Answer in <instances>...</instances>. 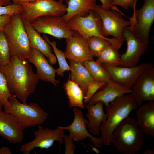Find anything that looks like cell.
<instances>
[{
	"label": "cell",
	"instance_id": "36",
	"mask_svg": "<svg viewBox=\"0 0 154 154\" xmlns=\"http://www.w3.org/2000/svg\"><path fill=\"white\" fill-rule=\"evenodd\" d=\"M11 16L8 15H0V31H3Z\"/></svg>",
	"mask_w": 154,
	"mask_h": 154
},
{
	"label": "cell",
	"instance_id": "23",
	"mask_svg": "<svg viewBox=\"0 0 154 154\" xmlns=\"http://www.w3.org/2000/svg\"><path fill=\"white\" fill-rule=\"evenodd\" d=\"M71 68L70 80L77 84L85 95L89 84L94 80L93 78L84 66L83 62L72 60H68Z\"/></svg>",
	"mask_w": 154,
	"mask_h": 154
},
{
	"label": "cell",
	"instance_id": "11",
	"mask_svg": "<svg viewBox=\"0 0 154 154\" xmlns=\"http://www.w3.org/2000/svg\"><path fill=\"white\" fill-rule=\"evenodd\" d=\"M64 129L59 126L55 129H51L39 125L37 130L34 132V139L21 145L20 151L23 154H29L35 148L48 149L55 141H58L61 145L64 141Z\"/></svg>",
	"mask_w": 154,
	"mask_h": 154
},
{
	"label": "cell",
	"instance_id": "27",
	"mask_svg": "<svg viewBox=\"0 0 154 154\" xmlns=\"http://www.w3.org/2000/svg\"><path fill=\"white\" fill-rule=\"evenodd\" d=\"M94 81L99 82H108L112 79L107 70L101 64L93 59L83 63Z\"/></svg>",
	"mask_w": 154,
	"mask_h": 154
},
{
	"label": "cell",
	"instance_id": "8",
	"mask_svg": "<svg viewBox=\"0 0 154 154\" xmlns=\"http://www.w3.org/2000/svg\"><path fill=\"white\" fill-rule=\"evenodd\" d=\"M139 9H133L129 26L137 37L148 45L150 30L154 20V0H143Z\"/></svg>",
	"mask_w": 154,
	"mask_h": 154
},
{
	"label": "cell",
	"instance_id": "26",
	"mask_svg": "<svg viewBox=\"0 0 154 154\" xmlns=\"http://www.w3.org/2000/svg\"><path fill=\"white\" fill-rule=\"evenodd\" d=\"M89 49L94 56L97 58L108 46L112 44L119 49L122 45L117 40L113 38L105 39L92 36L86 39Z\"/></svg>",
	"mask_w": 154,
	"mask_h": 154
},
{
	"label": "cell",
	"instance_id": "4",
	"mask_svg": "<svg viewBox=\"0 0 154 154\" xmlns=\"http://www.w3.org/2000/svg\"><path fill=\"white\" fill-rule=\"evenodd\" d=\"M9 101V105L3 107L4 111L13 114L23 129L41 125L48 116L37 103L20 102L13 94Z\"/></svg>",
	"mask_w": 154,
	"mask_h": 154
},
{
	"label": "cell",
	"instance_id": "33",
	"mask_svg": "<svg viewBox=\"0 0 154 154\" xmlns=\"http://www.w3.org/2000/svg\"><path fill=\"white\" fill-rule=\"evenodd\" d=\"M21 7L19 5L12 3L5 6L0 5V15H8L12 16L17 14H21Z\"/></svg>",
	"mask_w": 154,
	"mask_h": 154
},
{
	"label": "cell",
	"instance_id": "2",
	"mask_svg": "<svg viewBox=\"0 0 154 154\" xmlns=\"http://www.w3.org/2000/svg\"><path fill=\"white\" fill-rule=\"evenodd\" d=\"M106 106L107 117L100 125V138L102 144L109 146L111 144L112 137L115 129L138 106L131 94H127L116 98Z\"/></svg>",
	"mask_w": 154,
	"mask_h": 154
},
{
	"label": "cell",
	"instance_id": "12",
	"mask_svg": "<svg viewBox=\"0 0 154 154\" xmlns=\"http://www.w3.org/2000/svg\"><path fill=\"white\" fill-rule=\"evenodd\" d=\"M69 26L86 39L96 36L107 39L102 35V25L100 17L94 10L85 16H75L68 21Z\"/></svg>",
	"mask_w": 154,
	"mask_h": 154
},
{
	"label": "cell",
	"instance_id": "1",
	"mask_svg": "<svg viewBox=\"0 0 154 154\" xmlns=\"http://www.w3.org/2000/svg\"><path fill=\"white\" fill-rule=\"evenodd\" d=\"M4 75L9 90L12 94L23 103L35 90L39 79L33 72L27 59L12 56L9 62L0 68Z\"/></svg>",
	"mask_w": 154,
	"mask_h": 154
},
{
	"label": "cell",
	"instance_id": "7",
	"mask_svg": "<svg viewBox=\"0 0 154 154\" xmlns=\"http://www.w3.org/2000/svg\"><path fill=\"white\" fill-rule=\"evenodd\" d=\"M93 10L101 19L103 36L106 37L111 35L123 44L125 40L123 30L125 27L130 25V21L123 18L115 5L112 6L110 9L107 10L103 8L100 5H96Z\"/></svg>",
	"mask_w": 154,
	"mask_h": 154
},
{
	"label": "cell",
	"instance_id": "24",
	"mask_svg": "<svg viewBox=\"0 0 154 154\" xmlns=\"http://www.w3.org/2000/svg\"><path fill=\"white\" fill-rule=\"evenodd\" d=\"M66 3V11L62 16L67 21L76 15H87L96 5V0H67Z\"/></svg>",
	"mask_w": 154,
	"mask_h": 154
},
{
	"label": "cell",
	"instance_id": "13",
	"mask_svg": "<svg viewBox=\"0 0 154 154\" xmlns=\"http://www.w3.org/2000/svg\"><path fill=\"white\" fill-rule=\"evenodd\" d=\"M123 35L127 42L125 52L120 55V66L130 67L137 65L140 58L145 54L148 45L139 38L129 26L123 29Z\"/></svg>",
	"mask_w": 154,
	"mask_h": 154
},
{
	"label": "cell",
	"instance_id": "34",
	"mask_svg": "<svg viewBox=\"0 0 154 154\" xmlns=\"http://www.w3.org/2000/svg\"><path fill=\"white\" fill-rule=\"evenodd\" d=\"M63 139L65 143V154H74L76 146L73 142V139L69 135H64Z\"/></svg>",
	"mask_w": 154,
	"mask_h": 154
},
{
	"label": "cell",
	"instance_id": "17",
	"mask_svg": "<svg viewBox=\"0 0 154 154\" xmlns=\"http://www.w3.org/2000/svg\"><path fill=\"white\" fill-rule=\"evenodd\" d=\"M23 130L14 116L0 110V137L9 142L15 144L23 139Z\"/></svg>",
	"mask_w": 154,
	"mask_h": 154
},
{
	"label": "cell",
	"instance_id": "5",
	"mask_svg": "<svg viewBox=\"0 0 154 154\" xmlns=\"http://www.w3.org/2000/svg\"><path fill=\"white\" fill-rule=\"evenodd\" d=\"M3 31L8 43L11 57L27 59L31 47L21 14L11 16Z\"/></svg>",
	"mask_w": 154,
	"mask_h": 154
},
{
	"label": "cell",
	"instance_id": "16",
	"mask_svg": "<svg viewBox=\"0 0 154 154\" xmlns=\"http://www.w3.org/2000/svg\"><path fill=\"white\" fill-rule=\"evenodd\" d=\"M73 111L74 115L73 122L68 126H59L60 127L68 131L69 135L73 140L80 142L89 137L96 147H100L102 144V140L100 138L94 137L88 131L86 125L88 121L85 118L82 111L77 107H74Z\"/></svg>",
	"mask_w": 154,
	"mask_h": 154
},
{
	"label": "cell",
	"instance_id": "38",
	"mask_svg": "<svg viewBox=\"0 0 154 154\" xmlns=\"http://www.w3.org/2000/svg\"><path fill=\"white\" fill-rule=\"evenodd\" d=\"M11 151L8 147L3 146L0 148V154H11Z\"/></svg>",
	"mask_w": 154,
	"mask_h": 154
},
{
	"label": "cell",
	"instance_id": "39",
	"mask_svg": "<svg viewBox=\"0 0 154 154\" xmlns=\"http://www.w3.org/2000/svg\"><path fill=\"white\" fill-rule=\"evenodd\" d=\"M36 0H12L13 4L19 5L24 3L32 2Z\"/></svg>",
	"mask_w": 154,
	"mask_h": 154
},
{
	"label": "cell",
	"instance_id": "31",
	"mask_svg": "<svg viewBox=\"0 0 154 154\" xmlns=\"http://www.w3.org/2000/svg\"><path fill=\"white\" fill-rule=\"evenodd\" d=\"M11 94L9 90L6 79L0 70V103L3 107L9 105V98Z\"/></svg>",
	"mask_w": 154,
	"mask_h": 154
},
{
	"label": "cell",
	"instance_id": "37",
	"mask_svg": "<svg viewBox=\"0 0 154 154\" xmlns=\"http://www.w3.org/2000/svg\"><path fill=\"white\" fill-rule=\"evenodd\" d=\"M101 3V7L103 9L110 10L114 0H99Z\"/></svg>",
	"mask_w": 154,
	"mask_h": 154
},
{
	"label": "cell",
	"instance_id": "20",
	"mask_svg": "<svg viewBox=\"0 0 154 154\" xmlns=\"http://www.w3.org/2000/svg\"><path fill=\"white\" fill-rule=\"evenodd\" d=\"M23 21L31 48L43 54L51 65L55 64L57 60L55 56L52 53L50 45L40 36V33L33 28L30 23L23 19Z\"/></svg>",
	"mask_w": 154,
	"mask_h": 154
},
{
	"label": "cell",
	"instance_id": "10",
	"mask_svg": "<svg viewBox=\"0 0 154 154\" xmlns=\"http://www.w3.org/2000/svg\"><path fill=\"white\" fill-rule=\"evenodd\" d=\"M131 95L138 106L144 101L154 100V66L150 63H145L143 72L132 87Z\"/></svg>",
	"mask_w": 154,
	"mask_h": 154
},
{
	"label": "cell",
	"instance_id": "35",
	"mask_svg": "<svg viewBox=\"0 0 154 154\" xmlns=\"http://www.w3.org/2000/svg\"><path fill=\"white\" fill-rule=\"evenodd\" d=\"M137 0H114L112 5H118L127 9L129 7L133 9L135 7Z\"/></svg>",
	"mask_w": 154,
	"mask_h": 154
},
{
	"label": "cell",
	"instance_id": "19",
	"mask_svg": "<svg viewBox=\"0 0 154 154\" xmlns=\"http://www.w3.org/2000/svg\"><path fill=\"white\" fill-rule=\"evenodd\" d=\"M105 86L97 91L91 98L88 102L94 105L97 102H103L106 106L111 102L123 95L132 92L131 89L127 88L111 79L106 83Z\"/></svg>",
	"mask_w": 154,
	"mask_h": 154
},
{
	"label": "cell",
	"instance_id": "18",
	"mask_svg": "<svg viewBox=\"0 0 154 154\" xmlns=\"http://www.w3.org/2000/svg\"><path fill=\"white\" fill-rule=\"evenodd\" d=\"M27 60L36 67V74L39 80L51 83L55 86L59 84V81L55 78L56 70L42 53L31 48Z\"/></svg>",
	"mask_w": 154,
	"mask_h": 154
},
{
	"label": "cell",
	"instance_id": "25",
	"mask_svg": "<svg viewBox=\"0 0 154 154\" xmlns=\"http://www.w3.org/2000/svg\"><path fill=\"white\" fill-rule=\"evenodd\" d=\"M64 87L68 99L69 107L84 109V95L81 88L70 79L65 83Z\"/></svg>",
	"mask_w": 154,
	"mask_h": 154
},
{
	"label": "cell",
	"instance_id": "40",
	"mask_svg": "<svg viewBox=\"0 0 154 154\" xmlns=\"http://www.w3.org/2000/svg\"><path fill=\"white\" fill-rule=\"evenodd\" d=\"M12 0H0V5L5 6L12 4L11 2Z\"/></svg>",
	"mask_w": 154,
	"mask_h": 154
},
{
	"label": "cell",
	"instance_id": "21",
	"mask_svg": "<svg viewBox=\"0 0 154 154\" xmlns=\"http://www.w3.org/2000/svg\"><path fill=\"white\" fill-rule=\"evenodd\" d=\"M137 110L136 120L144 134L154 137V102H147Z\"/></svg>",
	"mask_w": 154,
	"mask_h": 154
},
{
	"label": "cell",
	"instance_id": "14",
	"mask_svg": "<svg viewBox=\"0 0 154 154\" xmlns=\"http://www.w3.org/2000/svg\"><path fill=\"white\" fill-rule=\"evenodd\" d=\"M66 39V45L64 52L66 58L84 63L93 59L94 56L88 46L86 39L76 31Z\"/></svg>",
	"mask_w": 154,
	"mask_h": 154
},
{
	"label": "cell",
	"instance_id": "28",
	"mask_svg": "<svg viewBox=\"0 0 154 154\" xmlns=\"http://www.w3.org/2000/svg\"><path fill=\"white\" fill-rule=\"evenodd\" d=\"M118 49L111 44L97 57L96 61L100 64L114 66H120V55Z\"/></svg>",
	"mask_w": 154,
	"mask_h": 154
},
{
	"label": "cell",
	"instance_id": "22",
	"mask_svg": "<svg viewBox=\"0 0 154 154\" xmlns=\"http://www.w3.org/2000/svg\"><path fill=\"white\" fill-rule=\"evenodd\" d=\"M104 104L100 101L94 105L84 104L88 111L86 115L88 119L87 127L90 132L96 135H99L100 125L107 118V115L104 111Z\"/></svg>",
	"mask_w": 154,
	"mask_h": 154
},
{
	"label": "cell",
	"instance_id": "15",
	"mask_svg": "<svg viewBox=\"0 0 154 154\" xmlns=\"http://www.w3.org/2000/svg\"><path fill=\"white\" fill-rule=\"evenodd\" d=\"M109 74L111 79L118 84L131 89L144 69L145 63L130 67L101 64Z\"/></svg>",
	"mask_w": 154,
	"mask_h": 154
},
{
	"label": "cell",
	"instance_id": "30",
	"mask_svg": "<svg viewBox=\"0 0 154 154\" xmlns=\"http://www.w3.org/2000/svg\"><path fill=\"white\" fill-rule=\"evenodd\" d=\"M8 43L3 31H0V68L7 64L11 58Z\"/></svg>",
	"mask_w": 154,
	"mask_h": 154
},
{
	"label": "cell",
	"instance_id": "6",
	"mask_svg": "<svg viewBox=\"0 0 154 154\" xmlns=\"http://www.w3.org/2000/svg\"><path fill=\"white\" fill-rule=\"evenodd\" d=\"M20 5L23 19L30 23L40 17L62 16L67 9V5L59 0H36Z\"/></svg>",
	"mask_w": 154,
	"mask_h": 154
},
{
	"label": "cell",
	"instance_id": "41",
	"mask_svg": "<svg viewBox=\"0 0 154 154\" xmlns=\"http://www.w3.org/2000/svg\"><path fill=\"white\" fill-rule=\"evenodd\" d=\"M144 154H154V150H151L149 149L146 150L143 153Z\"/></svg>",
	"mask_w": 154,
	"mask_h": 154
},
{
	"label": "cell",
	"instance_id": "9",
	"mask_svg": "<svg viewBox=\"0 0 154 154\" xmlns=\"http://www.w3.org/2000/svg\"><path fill=\"white\" fill-rule=\"evenodd\" d=\"M30 23L39 33L48 34L58 39L67 38L74 31L69 26L68 21L62 16L40 17Z\"/></svg>",
	"mask_w": 154,
	"mask_h": 154
},
{
	"label": "cell",
	"instance_id": "3",
	"mask_svg": "<svg viewBox=\"0 0 154 154\" xmlns=\"http://www.w3.org/2000/svg\"><path fill=\"white\" fill-rule=\"evenodd\" d=\"M144 141V133L138 127L136 120L129 116L116 128L111 139V143L123 154L137 153Z\"/></svg>",
	"mask_w": 154,
	"mask_h": 154
},
{
	"label": "cell",
	"instance_id": "32",
	"mask_svg": "<svg viewBox=\"0 0 154 154\" xmlns=\"http://www.w3.org/2000/svg\"><path fill=\"white\" fill-rule=\"evenodd\" d=\"M106 83V82H99L94 80L90 83L88 86L86 94L84 96V102L85 103H87L92 96Z\"/></svg>",
	"mask_w": 154,
	"mask_h": 154
},
{
	"label": "cell",
	"instance_id": "42",
	"mask_svg": "<svg viewBox=\"0 0 154 154\" xmlns=\"http://www.w3.org/2000/svg\"><path fill=\"white\" fill-rule=\"evenodd\" d=\"M3 108V106L0 103V110H2Z\"/></svg>",
	"mask_w": 154,
	"mask_h": 154
},
{
	"label": "cell",
	"instance_id": "29",
	"mask_svg": "<svg viewBox=\"0 0 154 154\" xmlns=\"http://www.w3.org/2000/svg\"><path fill=\"white\" fill-rule=\"evenodd\" d=\"M44 39L50 45L53 50L59 64V67L56 70V73L61 76H64V73L66 71H71V69L68 64L64 52L57 48L55 41L51 42L45 35L43 36Z\"/></svg>",
	"mask_w": 154,
	"mask_h": 154
},
{
	"label": "cell",
	"instance_id": "43",
	"mask_svg": "<svg viewBox=\"0 0 154 154\" xmlns=\"http://www.w3.org/2000/svg\"><path fill=\"white\" fill-rule=\"evenodd\" d=\"M65 0H59V1H62V2H63V1H65Z\"/></svg>",
	"mask_w": 154,
	"mask_h": 154
}]
</instances>
